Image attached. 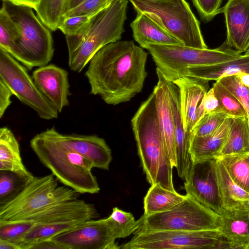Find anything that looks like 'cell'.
<instances>
[{
  "label": "cell",
  "mask_w": 249,
  "mask_h": 249,
  "mask_svg": "<svg viewBox=\"0 0 249 249\" xmlns=\"http://www.w3.org/2000/svg\"><path fill=\"white\" fill-rule=\"evenodd\" d=\"M147 56L132 41L119 40L104 46L90 60L85 73L90 94L110 105L130 101L143 89Z\"/></svg>",
  "instance_id": "obj_1"
},
{
  "label": "cell",
  "mask_w": 249,
  "mask_h": 249,
  "mask_svg": "<svg viewBox=\"0 0 249 249\" xmlns=\"http://www.w3.org/2000/svg\"><path fill=\"white\" fill-rule=\"evenodd\" d=\"M131 124L148 182L151 185L160 183L164 188L175 191L174 166L160 128L153 92L141 104L131 119Z\"/></svg>",
  "instance_id": "obj_2"
},
{
  "label": "cell",
  "mask_w": 249,
  "mask_h": 249,
  "mask_svg": "<svg viewBox=\"0 0 249 249\" xmlns=\"http://www.w3.org/2000/svg\"><path fill=\"white\" fill-rule=\"evenodd\" d=\"M30 146L41 162L64 185L80 194L100 191L91 170L92 162L50 136L46 131L35 136Z\"/></svg>",
  "instance_id": "obj_3"
},
{
  "label": "cell",
  "mask_w": 249,
  "mask_h": 249,
  "mask_svg": "<svg viewBox=\"0 0 249 249\" xmlns=\"http://www.w3.org/2000/svg\"><path fill=\"white\" fill-rule=\"evenodd\" d=\"M128 0H114L93 18L82 34L66 36L70 69L81 72L103 47L120 40L124 31Z\"/></svg>",
  "instance_id": "obj_4"
},
{
  "label": "cell",
  "mask_w": 249,
  "mask_h": 249,
  "mask_svg": "<svg viewBox=\"0 0 249 249\" xmlns=\"http://www.w3.org/2000/svg\"><path fill=\"white\" fill-rule=\"evenodd\" d=\"M17 24L19 38L12 56L29 70L47 65L54 53L50 30L32 8L3 0L2 6Z\"/></svg>",
  "instance_id": "obj_5"
},
{
  "label": "cell",
  "mask_w": 249,
  "mask_h": 249,
  "mask_svg": "<svg viewBox=\"0 0 249 249\" xmlns=\"http://www.w3.org/2000/svg\"><path fill=\"white\" fill-rule=\"evenodd\" d=\"M136 13L149 17L182 45L208 48L200 22L186 0H128Z\"/></svg>",
  "instance_id": "obj_6"
},
{
  "label": "cell",
  "mask_w": 249,
  "mask_h": 249,
  "mask_svg": "<svg viewBox=\"0 0 249 249\" xmlns=\"http://www.w3.org/2000/svg\"><path fill=\"white\" fill-rule=\"evenodd\" d=\"M58 180L53 174L34 177L15 196L0 205V221L23 220L51 205L78 199L79 193Z\"/></svg>",
  "instance_id": "obj_7"
},
{
  "label": "cell",
  "mask_w": 249,
  "mask_h": 249,
  "mask_svg": "<svg viewBox=\"0 0 249 249\" xmlns=\"http://www.w3.org/2000/svg\"><path fill=\"white\" fill-rule=\"evenodd\" d=\"M150 53L157 69L169 81L186 76L192 67L213 65L240 56L241 53L226 46L200 49L183 45H159L148 44L143 47Z\"/></svg>",
  "instance_id": "obj_8"
},
{
  "label": "cell",
  "mask_w": 249,
  "mask_h": 249,
  "mask_svg": "<svg viewBox=\"0 0 249 249\" xmlns=\"http://www.w3.org/2000/svg\"><path fill=\"white\" fill-rule=\"evenodd\" d=\"M139 221V226L135 231L219 230L221 225L219 214L188 194L171 209L142 215Z\"/></svg>",
  "instance_id": "obj_9"
},
{
  "label": "cell",
  "mask_w": 249,
  "mask_h": 249,
  "mask_svg": "<svg viewBox=\"0 0 249 249\" xmlns=\"http://www.w3.org/2000/svg\"><path fill=\"white\" fill-rule=\"evenodd\" d=\"M122 249H229L219 230L135 231Z\"/></svg>",
  "instance_id": "obj_10"
},
{
  "label": "cell",
  "mask_w": 249,
  "mask_h": 249,
  "mask_svg": "<svg viewBox=\"0 0 249 249\" xmlns=\"http://www.w3.org/2000/svg\"><path fill=\"white\" fill-rule=\"evenodd\" d=\"M27 69L0 48V80L9 88L13 95L33 109L40 118L56 119L58 111L39 90Z\"/></svg>",
  "instance_id": "obj_11"
},
{
  "label": "cell",
  "mask_w": 249,
  "mask_h": 249,
  "mask_svg": "<svg viewBox=\"0 0 249 249\" xmlns=\"http://www.w3.org/2000/svg\"><path fill=\"white\" fill-rule=\"evenodd\" d=\"M108 218L89 220L51 239L65 249H120Z\"/></svg>",
  "instance_id": "obj_12"
},
{
  "label": "cell",
  "mask_w": 249,
  "mask_h": 249,
  "mask_svg": "<svg viewBox=\"0 0 249 249\" xmlns=\"http://www.w3.org/2000/svg\"><path fill=\"white\" fill-rule=\"evenodd\" d=\"M188 194L220 215L224 211L219 189L216 159L192 162L184 179Z\"/></svg>",
  "instance_id": "obj_13"
},
{
  "label": "cell",
  "mask_w": 249,
  "mask_h": 249,
  "mask_svg": "<svg viewBox=\"0 0 249 249\" xmlns=\"http://www.w3.org/2000/svg\"><path fill=\"white\" fill-rule=\"evenodd\" d=\"M46 132L52 138L91 161L94 168L108 170L111 151L105 140L96 135L63 134L54 127Z\"/></svg>",
  "instance_id": "obj_14"
},
{
  "label": "cell",
  "mask_w": 249,
  "mask_h": 249,
  "mask_svg": "<svg viewBox=\"0 0 249 249\" xmlns=\"http://www.w3.org/2000/svg\"><path fill=\"white\" fill-rule=\"evenodd\" d=\"M32 77L40 92L59 113L69 105L70 84L67 71L53 64L46 65L35 70Z\"/></svg>",
  "instance_id": "obj_15"
},
{
  "label": "cell",
  "mask_w": 249,
  "mask_h": 249,
  "mask_svg": "<svg viewBox=\"0 0 249 249\" xmlns=\"http://www.w3.org/2000/svg\"><path fill=\"white\" fill-rule=\"evenodd\" d=\"M227 29L224 44L241 53L249 49V0H228L222 8Z\"/></svg>",
  "instance_id": "obj_16"
},
{
  "label": "cell",
  "mask_w": 249,
  "mask_h": 249,
  "mask_svg": "<svg viewBox=\"0 0 249 249\" xmlns=\"http://www.w3.org/2000/svg\"><path fill=\"white\" fill-rule=\"evenodd\" d=\"M99 217L94 205L78 199L51 205L23 220L36 224L70 221L83 222Z\"/></svg>",
  "instance_id": "obj_17"
},
{
  "label": "cell",
  "mask_w": 249,
  "mask_h": 249,
  "mask_svg": "<svg viewBox=\"0 0 249 249\" xmlns=\"http://www.w3.org/2000/svg\"><path fill=\"white\" fill-rule=\"evenodd\" d=\"M178 87L180 112L185 131L190 133L197 122L196 111L208 91V81L184 76L173 82Z\"/></svg>",
  "instance_id": "obj_18"
},
{
  "label": "cell",
  "mask_w": 249,
  "mask_h": 249,
  "mask_svg": "<svg viewBox=\"0 0 249 249\" xmlns=\"http://www.w3.org/2000/svg\"><path fill=\"white\" fill-rule=\"evenodd\" d=\"M158 82L153 92L160 128L174 167H176L174 125L169 95L168 80L156 68Z\"/></svg>",
  "instance_id": "obj_19"
},
{
  "label": "cell",
  "mask_w": 249,
  "mask_h": 249,
  "mask_svg": "<svg viewBox=\"0 0 249 249\" xmlns=\"http://www.w3.org/2000/svg\"><path fill=\"white\" fill-rule=\"evenodd\" d=\"M219 231L227 240L229 249H249V212L248 206L224 209L220 215Z\"/></svg>",
  "instance_id": "obj_20"
},
{
  "label": "cell",
  "mask_w": 249,
  "mask_h": 249,
  "mask_svg": "<svg viewBox=\"0 0 249 249\" xmlns=\"http://www.w3.org/2000/svg\"><path fill=\"white\" fill-rule=\"evenodd\" d=\"M168 86L174 125L176 166L179 168L184 169L188 167L192 161L190 152V134L186 132L184 128L178 88L173 82L169 80Z\"/></svg>",
  "instance_id": "obj_21"
},
{
  "label": "cell",
  "mask_w": 249,
  "mask_h": 249,
  "mask_svg": "<svg viewBox=\"0 0 249 249\" xmlns=\"http://www.w3.org/2000/svg\"><path fill=\"white\" fill-rule=\"evenodd\" d=\"M233 118L228 117L213 133L205 136L190 138L192 162L216 159L227 139Z\"/></svg>",
  "instance_id": "obj_22"
},
{
  "label": "cell",
  "mask_w": 249,
  "mask_h": 249,
  "mask_svg": "<svg viewBox=\"0 0 249 249\" xmlns=\"http://www.w3.org/2000/svg\"><path fill=\"white\" fill-rule=\"evenodd\" d=\"M131 22L134 40L142 48L148 44L159 45H182L181 42L167 32L155 21L142 13H136Z\"/></svg>",
  "instance_id": "obj_23"
},
{
  "label": "cell",
  "mask_w": 249,
  "mask_h": 249,
  "mask_svg": "<svg viewBox=\"0 0 249 249\" xmlns=\"http://www.w3.org/2000/svg\"><path fill=\"white\" fill-rule=\"evenodd\" d=\"M241 72L249 73V53L213 65L189 68L186 76L205 81H217L221 78Z\"/></svg>",
  "instance_id": "obj_24"
},
{
  "label": "cell",
  "mask_w": 249,
  "mask_h": 249,
  "mask_svg": "<svg viewBox=\"0 0 249 249\" xmlns=\"http://www.w3.org/2000/svg\"><path fill=\"white\" fill-rule=\"evenodd\" d=\"M0 170L15 173L28 180L34 178L22 161L18 141L6 127L0 129Z\"/></svg>",
  "instance_id": "obj_25"
},
{
  "label": "cell",
  "mask_w": 249,
  "mask_h": 249,
  "mask_svg": "<svg viewBox=\"0 0 249 249\" xmlns=\"http://www.w3.org/2000/svg\"><path fill=\"white\" fill-rule=\"evenodd\" d=\"M216 162L219 189L224 209L248 206L249 204V193L234 182L219 159H216Z\"/></svg>",
  "instance_id": "obj_26"
},
{
  "label": "cell",
  "mask_w": 249,
  "mask_h": 249,
  "mask_svg": "<svg viewBox=\"0 0 249 249\" xmlns=\"http://www.w3.org/2000/svg\"><path fill=\"white\" fill-rule=\"evenodd\" d=\"M185 195L162 187L160 183L151 185L143 200L144 213L146 216L168 211L181 202Z\"/></svg>",
  "instance_id": "obj_27"
},
{
  "label": "cell",
  "mask_w": 249,
  "mask_h": 249,
  "mask_svg": "<svg viewBox=\"0 0 249 249\" xmlns=\"http://www.w3.org/2000/svg\"><path fill=\"white\" fill-rule=\"evenodd\" d=\"M233 118L226 142L217 158L249 153L248 118Z\"/></svg>",
  "instance_id": "obj_28"
},
{
  "label": "cell",
  "mask_w": 249,
  "mask_h": 249,
  "mask_svg": "<svg viewBox=\"0 0 249 249\" xmlns=\"http://www.w3.org/2000/svg\"><path fill=\"white\" fill-rule=\"evenodd\" d=\"M82 222L70 221L35 224L22 237L21 249H29L32 245L69 231Z\"/></svg>",
  "instance_id": "obj_29"
},
{
  "label": "cell",
  "mask_w": 249,
  "mask_h": 249,
  "mask_svg": "<svg viewBox=\"0 0 249 249\" xmlns=\"http://www.w3.org/2000/svg\"><path fill=\"white\" fill-rule=\"evenodd\" d=\"M231 178L249 193V153L219 157Z\"/></svg>",
  "instance_id": "obj_30"
},
{
  "label": "cell",
  "mask_w": 249,
  "mask_h": 249,
  "mask_svg": "<svg viewBox=\"0 0 249 249\" xmlns=\"http://www.w3.org/2000/svg\"><path fill=\"white\" fill-rule=\"evenodd\" d=\"M67 0H41L36 10L37 16L51 31H55L65 13Z\"/></svg>",
  "instance_id": "obj_31"
},
{
  "label": "cell",
  "mask_w": 249,
  "mask_h": 249,
  "mask_svg": "<svg viewBox=\"0 0 249 249\" xmlns=\"http://www.w3.org/2000/svg\"><path fill=\"white\" fill-rule=\"evenodd\" d=\"M219 102V112L232 118H248V114L241 103L218 81L213 86Z\"/></svg>",
  "instance_id": "obj_32"
},
{
  "label": "cell",
  "mask_w": 249,
  "mask_h": 249,
  "mask_svg": "<svg viewBox=\"0 0 249 249\" xmlns=\"http://www.w3.org/2000/svg\"><path fill=\"white\" fill-rule=\"evenodd\" d=\"M113 228L116 238L129 236L138 229L139 221L136 220L132 214L118 207H114L107 217Z\"/></svg>",
  "instance_id": "obj_33"
},
{
  "label": "cell",
  "mask_w": 249,
  "mask_h": 249,
  "mask_svg": "<svg viewBox=\"0 0 249 249\" xmlns=\"http://www.w3.org/2000/svg\"><path fill=\"white\" fill-rule=\"evenodd\" d=\"M17 24L2 8L0 10V48L12 55L19 38Z\"/></svg>",
  "instance_id": "obj_34"
},
{
  "label": "cell",
  "mask_w": 249,
  "mask_h": 249,
  "mask_svg": "<svg viewBox=\"0 0 249 249\" xmlns=\"http://www.w3.org/2000/svg\"><path fill=\"white\" fill-rule=\"evenodd\" d=\"M29 181L15 173L0 170V205L15 196Z\"/></svg>",
  "instance_id": "obj_35"
},
{
  "label": "cell",
  "mask_w": 249,
  "mask_h": 249,
  "mask_svg": "<svg viewBox=\"0 0 249 249\" xmlns=\"http://www.w3.org/2000/svg\"><path fill=\"white\" fill-rule=\"evenodd\" d=\"M35 224L27 220L0 221V239L18 246L23 236Z\"/></svg>",
  "instance_id": "obj_36"
},
{
  "label": "cell",
  "mask_w": 249,
  "mask_h": 249,
  "mask_svg": "<svg viewBox=\"0 0 249 249\" xmlns=\"http://www.w3.org/2000/svg\"><path fill=\"white\" fill-rule=\"evenodd\" d=\"M228 116L222 112H215L205 115L195 124L190 137L208 135L215 131Z\"/></svg>",
  "instance_id": "obj_37"
},
{
  "label": "cell",
  "mask_w": 249,
  "mask_h": 249,
  "mask_svg": "<svg viewBox=\"0 0 249 249\" xmlns=\"http://www.w3.org/2000/svg\"><path fill=\"white\" fill-rule=\"evenodd\" d=\"M97 15H83L64 18L60 22L58 29L66 36L80 35L88 28Z\"/></svg>",
  "instance_id": "obj_38"
},
{
  "label": "cell",
  "mask_w": 249,
  "mask_h": 249,
  "mask_svg": "<svg viewBox=\"0 0 249 249\" xmlns=\"http://www.w3.org/2000/svg\"><path fill=\"white\" fill-rule=\"evenodd\" d=\"M243 105L249 115V88L241 82L238 75L226 76L217 80Z\"/></svg>",
  "instance_id": "obj_39"
},
{
  "label": "cell",
  "mask_w": 249,
  "mask_h": 249,
  "mask_svg": "<svg viewBox=\"0 0 249 249\" xmlns=\"http://www.w3.org/2000/svg\"><path fill=\"white\" fill-rule=\"evenodd\" d=\"M113 0H86L74 8L66 12L63 19L74 16L98 14L110 5Z\"/></svg>",
  "instance_id": "obj_40"
},
{
  "label": "cell",
  "mask_w": 249,
  "mask_h": 249,
  "mask_svg": "<svg viewBox=\"0 0 249 249\" xmlns=\"http://www.w3.org/2000/svg\"><path fill=\"white\" fill-rule=\"evenodd\" d=\"M201 20L206 23L221 13L223 0H192Z\"/></svg>",
  "instance_id": "obj_41"
},
{
  "label": "cell",
  "mask_w": 249,
  "mask_h": 249,
  "mask_svg": "<svg viewBox=\"0 0 249 249\" xmlns=\"http://www.w3.org/2000/svg\"><path fill=\"white\" fill-rule=\"evenodd\" d=\"M200 103L203 107L204 116L207 114L219 112V102L213 88L207 91Z\"/></svg>",
  "instance_id": "obj_42"
},
{
  "label": "cell",
  "mask_w": 249,
  "mask_h": 249,
  "mask_svg": "<svg viewBox=\"0 0 249 249\" xmlns=\"http://www.w3.org/2000/svg\"><path fill=\"white\" fill-rule=\"evenodd\" d=\"M13 95L9 88L0 80V118H2L11 105V97Z\"/></svg>",
  "instance_id": "obj_43"
},
{
  "label": "cell",
  "mask_w": 249,
  "mask_h": 249,
  "mask_svg": "<svg viewBox=\"0 0 249 249\" xmlns=\"http://www.w3.org/2000/svg\"><path fill=\"white\" fill-rule=\"evenodd\" d=\"M62 249L51 239H46L36 243L30 247L29 249Z\"/></svg>",
  "instance_id": "obj_44"
},
{
  "label": "cell",
  "mask_w": 249,
  "mask_h": 249,
  "mask_svg": "<svg viewBox=\"0 0 249 249\" xmlns=\"http://www.w3.org/2000/svg\"><path fill=\"white\" fill-rule=\"evenodd\" d=\"M41 0H10L11 2L32 8L35 11L38 6Z\"/></svg>",
  "instance_id": "obj_45"
},
{
  "label": "cell",
  "mask_w": 249,
  "mask_h": 249,
  "mask_svg": "<svg viewBox=\"0 0 249 249\" xmlns=\"http://www.w3.org/2000/svg\"><path fill=\"white\" fill-rule=\"evenodd\" d=\"M85 0H67L65 8V13L79 5L81 3Z\"/></svg>",
  "instance_id": "obj_46"
},
{
  "label": "cell",
  "mask_w": 249,
  "mask_h": 249,
  "mask_svg": "<svg viewBox=\"0 0 249 249\" xmlns=\"http://www.w3.org/2000/svg\"><path fill=\"white\" fill-rule=\"evenodd\" d=\"M0 249H20V248L11 242L0 239Z\"/></svg>",
  "instance_id": "obj_47"
},
{
  "label": "cell",
  "mask_w": 249,
  "mask_h": 249,
  "mask_svg": "<svg viewBox=\"0 0 249 249\" xmlns=\"http://www.w3.org/2000/svg\"><path fill=\"white\" fill-rule=\"evenodd\" d=\"M237 75L242 83L246 87L249 88V73L241 72L238 73Z\"/></svg>",
  "instance_id": "obj_48"
},
{
  "label": "cell",
  "mask_w": 249,
  "mask_h": 249,
  "mask_svg": "<svg viewBox=\"0 0 249 249\" xmlns=\"http://www.w3.org/2000/svg\"></svg>",
  "instance_id": "obj_49"
},
{
  "label": "cell",
  "mask_w": 249,
  "mask_h": 249,
  "mask_svg": "<svg viewBox=\"0 0 249 249\" xmlns=\"http://www.w3.org/2000/svg\"><path fill=\"white\" fill-rule=\"evenodd\" d=\"M248 123H249V115L248 116Z\"/></svg>",
  "instance_id": "obj_50"
},
{
  "label": "cell",
  "mask_w": 249,
  "mask_h": 249,
  "mask_svg": "<svg viewBox=\"0 0 249 249\" xmlns=\"http://www.w3.org/2000/svg\"><path fill=\"white\" fill-rule=\"evenodd\" d=\"M248 210H249V204L248 205Z\"/></svg>",
  "instance_id": "obj_51"
},
{
  "label": "cell",
  "mask_w": 249,
  "mask_h": 249,
  "mask_svg": "<svg viewBox=\"0 0 249 249\" xmlns=\"http://www.w3.org/2000/svg\"><path fill=\"white\" fill-rule=\"evenodd\" d=\"M246 52L249 53V49Z\"/></svg>",
  "instance_id": "obj_52"
},
{
  "label": "cell",
  "mask_w": 249,
  "mask_h": 249,
  "mask_svg": "<svg viewBox=\"0 0 249 249\" xmlns=\"http://www.w3.org/2000/svg\"><path fill=\"white\" fill-rule=\"evenodd\" d=\"M1 0L3 1V0Z\"/></svg>",
  "instance_id": "obj_53"
}]
</instances>
